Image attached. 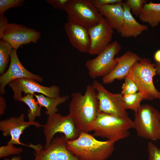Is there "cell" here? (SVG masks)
<instances>
[{
	"mask_svg": "<svg viewBox=\"0 0 160 160\" xmlns=\"http://www.w3.org/2000/svg\"><path fill=\"white\" fill-rule=\"evenodd\" d=\"M99 111L97 92L92 84L87 85L84 95L79 92L71 94L69 114L80 132H89Z\"/></svg>",
	"mask_w": 160,
	"mask_h": 160,
	"instance_id": "1",
	"label": "cell"
},
{
	"mask_svg": "<svg viewBox=\"0 0 160 160\" xmlns=\"http://www.w3.org/2000/svg\"><path fill=\"white\" fill-rule=\"evenodd\" d=\"M10 159H7V158H5V159H3V160H10Z\"/></svg>",
	"mask_w": 160,
	"mask_h": 160,
	"instance_id": "37",
	"label": "cell"
},
{
	"mask_svg": "<svg viewBox=\"0 0 160 160\" xmlns=\"http://www.w3.org/2000/svg\"><path fill=\"white\" fill-rule=\"evenodd\" d=\"M140 57L130 51H127L121 57H116L117 62L116 65L111 72L103 77V83L110 84L116 79H124L128 74L133 65Z\"/></svg>",
	"mask_w": 160,
	"mask_h": 160,
	"instance_id": "17",
	"label": "cell"
},
{
	"mask_svg": "<svg viewBox=\"0 0 160 160\" xmlns=\"http://www.w3.org/2000/svg\"><path fill=\"white\" fill-rule=\"evenodd\" d=\"M12 47L7 41L0 39V73H5L13 49Z\"/></svg>",
	"mask_w": 160,
	"mask_h": 160,
	"instance_id": "23",
	"label": "cell"
},
{
	"mask_svg": "<svg viewBox=\"0 0 160 160\" xmlns=\"http://www.w3.org/2000/svg\"><path fill=\"white\" fill-rule=\"evenodd\" d=\"M157 74L155 64L148 58L140 57L132 66L127 75L136 84L144 100L160 99V91L156 88L153 78Z\"/></svg>",
	"mask_w": 160,
	"mask_h": 160,
	"instance_id": "4",
	"label": "cell"
},
{
	"mask_svg": "<svg viewBox=\"0 0 160 160\" xmlns=\"http://www.w3.org/2000/svg\"><path fill=\"white\" fill-rule=\"evenodd\" d=\"M94 7L97 10L102 7L122 2V0H91Z\"/></svg>",
	"mask_w": 160,
	"mask_h": 160,
	"instance_id": "30",
	"label": "cell"
},
{
	"mask_svg": "<svg viewBox=\"0 0 160 160\" xmlns=\"http://www.w3.org/2000/svg\"><path fill=\"white\" fill-rule=\"evenodd\" d=\"M33 95L28 94L22 97L20 101L24 103L29 108L27 114L28 121H35L36 117L41 115V107L36 101Z\"/></svg>",
	"mask_w": 160,
	"mask_h": 160,
	"instance_id": "22",
	"label": "cell"
},
{
	"mask_svg": "<svg viewBox=\"0 0 160 160\" xmlns=\"http://www.w3.org/2000/svg\"><path fill=\"white\" fill-rule=\"evenodd\" d=\"M123 97L126 109L131 110L135 113L140 109L141 101L144 100L142 93L139 92L123 95Z\"/></svg>",
	"mask_w": 160,
	"mask_h": 160,
	"instance_id": "24",
	"label": "cell"
},
{
	"mask_svg": "<svg viewBox=\"0 0 160 160\" xmlns=\"http://www.w3.org/2000/svg\"><path fill=\"white\" fill-rule=\"evenodd\" d=\"M64 11L68 21L87 28L98 24L103 17L91 0H69Z\"/></svg>",
	"mask_w": 160,
	"mask_h": 160,
	"instance_id": "6",
	"label": "cell"
},
{
	"mask_svg": "<svg viewBox=\"0 0 160 160\" xmlns=\"http://www.w3.org/2000/svg\"><path fill=\"white\" fill-rule=\"evenodd\" d=\"M114 143L96 139L88 132H80L73 140H67L66 147L80 160H106L113 153Z\"/></svg>",
	"mask_w": 160,
	"mask_h": 160,
	"instance_id": "2",
	"label": "cell"
},
{
	"mask_svg": "<svg viewBox=\"0 0 160 160\" xmlns=\"http://www.w3.org/2000/svg\"><path fill=\"white\" fill-rule=\"evenodd\" d=\"M140 20L148 23L154 28L160 23V3H154L151 1L146 3L139 15Z\"/></svg>",
	"mask_w": 160,
	"mask_h": 160,
	"instance_id": "20",
	"label": "cell"
},
{
	"mask_svg": "<svg viewBox=\"0 0 160 160\" xmlns=\"http://www.w3.org/2000/svg\"><path fill=\"white\" fill-rule=\"evenodd\" d=\"M43 127L45 139L44 148L49 146L57 133L63 134L67 140H73L79 137L80 132L76 127L69 114L63 116L56 113L48 116L46 122Z\"/></svg>",
	"mask_w": 160,
	"mask_h": 160,
	"instance_id": "8",
	"label": "cell"
},
{
	"mask_svg": "<svg viewBox=\"0 0 160 160\" xmlns=\"http://www.w3.org/2000/svg\"><path fill=\"white\" fill-rule=\"evenodd\" d=\"M124 79L121 93L122 95L135 94L138 92L137 85L129 75L127 76Z\"/></svg>",
	"mask_w": 160,
	"mask_h": 160,
	"instance_id": "25",
	"label": "cell"
},
{
	"mask_svg": "<svg viewBox=\"0 0 160 160\" xmlns=\"http://www.w3.org/2000/svg\"><path fill=\"white\" fill-rule=\"evenodd\" d=\"M33 95L39 106L46 108L47 110L46 114L48 116L57 113L58 111L57 106L65 103L69 99L68 95L51 97L41 94H35Z\"/></svg>",
	"mask_w": 160,
	"mask_h": 160,
	"instance_id": "21",
	"label": "cell"
},
{
	"mask_svg": "<svg viewBox=\"0 0 160 160\" xmlns=\"http://www.w3.org/2000/svg\"><path fill=\"white\" fill-rule=\"evenodd\" d=\"M148 160H160V149L151 142L147 146Z\"/></svg>",
	"mask_w": 160,
	"mask_h": 160,
	"instance_id": "29",
	"label": "cell"
},
{
	"mask_svg": "<svg viewBox=\"0 0 160 160\" xmlns=\"http://www.w3.org/2000/svg\"><path fill=\"white\" fill-rule=\"evenodd\" d=\"M67 140L64 135H61L54 137L45 148L40 144L36 145L32 160H80L68 149Z\"/></svg>",
	"mask_w": 160,
	"mask_h": 160,
	"instance_id": "10",
	"label": "cell"
},
{
	"mask_svg": "<svg viewBox=\"0 0 160 160\" xmlns=\"http://www.w3.org/2000/svg\"><path fill=\"white\" fill-rule=\"evenodd\" d=\"M23 0H0V15H3L7 10L14 7H19L23 5Z\"/></svg>",
	"mask_w": 160,
	"mask_h": 160,
	"instance_id": "27",
	"label": "cell"
},
{
	"mask_svg": "<svg viewBox=\"0 0 160 160\" xmlns=\"http://www.w3.org/2000/svg\"><path fill=\"white\" fill-rule=\"evenodd\" d=\"M124 2L128 6L132 14L137 16H139L148 1L146 0H127Z\"/></svg>",
	"mask_w": 160,
	"mask_h": 160,
	"instance_id": "26",
	"label": "cell"
},
{
	"mask_svg": "<svg viewBox=\"0 0 160 160\" xmlns=\"http://www.w3.org/2000/svg\"><path fill=\"white\" fill-rule=\"evenodd\" d=\"M22 78L31 79L40 82L43 81L42 78L39 76L32 73L24 67L18 58L17 50L13 49L11 53L9 67L0 77V94L5 93V87L9 82Z\"/></svg>",
	"mask_w": 160,
	"mask_h": 160,
	"instance_id": "15",
	"label": "cell"
},
{
	"mask_svg": "<svg viewBox=\"0 0 160 160\" xmlns=\"http://www.w3.org/2000/svg\"><path fill=\"white\" fill-rule=\"evenodd\" d=\"M132 128L133 121L129 117L121 118L99 111L89 132H93L94 136L105 138L115 143L128 137L129 130Z\"/></svg>",
	"mask_w": 160,
	"mask_h": 160,
	"instance_id": "3",
	"label": "cell"
},
{
	"mask_svg": "<svg viewBox=\"0 0 160 160\" xmlns=\"http://www.w3.org/2000/svg\"><path fill=\"white\" fill-rule=\"evenodd\" d=\"M6 107L5 101L3 97H0V114L1 115L4 113Z\"/></svg>",
	"mask_w": 160,
	"mask_h": 160,
	"instance_id": "33",
	"label": "cell"
},
{
	"mask_svg": "<svg viewBox=\"0 0 160 160\" xmlns=\"http://www.w3.org/2000/svg\"><path fill=\"white\" fill-rule=\"evenodd\" d=\"M31 125L37 127H43V126L35 121H25L24 115L22 113L18 117H11L1 120L0 122V130L4 136H11V139L7 143L21 145L31 148V144L27 145L22 143L20 138L24 130Z\"/></svg>",
	"mask_w": 160,
	"mask_h": 160,
	"instance_id": "13",
	"label": "cell"
},
{
	"mask_svg": "<svg viewBox=\"0 0 160 160\" xmlns=\"http://www.w3.org/2000/svg\"><path fill=\"white\" fill-rule=\"evenodd\" d=\"M124 10L123 22L119 33L124 38H135L148 29V27L138 22L131 13L130 8L124 2L122 3Z\"/></svg>",
	"mask_w": 160,
	"mask_h": 160,
	"instance_id": "18",
	"label": "cell"
},
{
	"mask_svg": "<svg viewBox=\"0 0 160 160\" xmlns=\"http://www.w3.org/2000/svg\"><path fill=\"white\" fill-rule=\"evenodd\" d=\"M88 29L90 40L88 53L98 55L111 43L113 30L103 17L98 24Z\"/></svg>",
	"mask_w": 160,
	"mask_h": 160,
	"instance_id": "14",
	"label": "cell"
},
{
	"mask_svg": "<svg viewBox=\"0 0 160 160\" xmlns=\"http://www.w3.org/2000/svg\"><path fill=\"white\" fill-rule=\"evenodd\" d=\"M69 0H47V2L55 9L64 10Z\"/></svg>",
	"mask_w": 160,
	"mask_h": 160,
	"instance_id": "31",
	"label": "cell"
},
{
	"mask_svg": "<svg viewBox=\"0 0 160 160\" xmlns=\"http://www.w3.org/2000/svg\"><path fill=\"white\" fill-rule=\"evenodd\" d=\"M21 159L20 156H16L12 157L10 160H21Z\"/></svg>",
	"mask_w": 160,
	"mask_h": 160,
	"instance_id": "36",
	"label": "cell"
},
{
	"mask_svg": "<svg viewBox=\"0 0 160 160\" xmlns=\"http://www.w3.org/2000/svg\"><path fill=\"white\" fill-rule=\"evenodd\" d=\"M92 85L97 92L100 111L121 118L129 117L125 106L123 95L121 93L110 92L96 80L93 81Z\"/></svg>",
	"mask_w": 160,
	"mask_h": 160,
	"instance_id": "9",
	"label": "cell"
},
{
	"mask_svg": "<svg viewBox=\"0 0 160 160\" xmlns=\"http://www.w3.org/2000/svg\"><path fill=\"white\" fill-rule=\"evenodd\" d=\"M154 59L156 63L160 64V49L157 50L154 55Z\"/></svg>",
	"mask_w": 160,
	"mask_h": 160,
	"instance_id": "34",
	"label": "cell"
},
{
	"mask_svg": "<svg viewBox=\"0 0 160 160\" xmlns=\"http://www.w3.org/2000/svg\"><path fill=\"white\" fill-rule=\"evenodd\" d=\"M40 33L22 25L9 23L1 39L17 50L20 46L31 43H36L41 37Z\"/></svg>",
	"mask_w": 160,
	"mask_h": 160,
	"instance_id": "12",
	"label": "cell"
},
{
	"mask_svg": "<svg viewBox=\"0 0 160 160\" xmlns=\"http://www.w3.org/2000/svg\"><path fill=\"white\" fill-rule=\"evenodd\" d=\"M23 149L21 148L15 147L14 145L7 143L6 145L0 147V158H2L21 153Z\"/></svg>",
	"mask_w": 160,
	"mask_h": 160,
	"instance_id": "28",
	"label": "cell"
},
{
	"mask_svg": "<svg viewBox=\"0 0 160 160\" xmlns=\"http://www.w3.org/2000/svg\"><path fill=\"white\" fill-rule=\"evenodd\" d=\"M122 3L105 6L98 10L113 30L118 33L123 20L124 10Z\"/></svg>",
	"mask_w": 160,
	"mask_h": 160,
	"instance_id": "19",
	"label": "cell"
},
{
	"mask_svg": "<svg viewBox=\"0 0 160 160\" xmlns=\"http://www.w3.org/2000/svg\"><path fill=\"white\" fill-rule=\"evenodd\" d=\"M13 92V98L20 101L23 97L22 93L25 95L41 94L46 96L55 97L59 96V87L55 85L50 87L42 86L36 80L29 78H22L14 80L8 84Z\"/></svg>",
	"mask_w": 160,
	"mask_h": 160,
	"instance_id": "11",
	"label": "cell"
},
{
	"mask_svg": "<svg viewBox=\"0 0 160 160\" xmlns=\"http://www.w3.org/2000/svg\"><path fill=\"white\" fill-rule=\"evenodd\" d=\"M157 74L160 75V64L155 63Z\"/></svg>",
	"mask_w": 160,
	"mask_h": 160,
	"instance_id": "35",
	"label": "cell"
},
{
	"mask_svg": "<svg viewBox=\"0 0 160 160\" xmlns=\"http://www.w3.org/2000/svg\"><path fill=\"white\" fill-rule=\"evenodd\" d=\"M9 24L7 18L4 15H0V39L1 38L4 31L7 28Z\"/></svg>",
	"mask_w": 160,
	"mask_h": 160,
	"instance_id": "32",
	"label": "cell"
},
{
	"mask_svg": "<svg viewBox=\"0 0 160 160\" xmlns=\"http://www.w3.org/2000/svg\"><path fill=\"white\" fill-rule=\"evenodd\" d=\"M64 29L71 45L81 52L88 53L90 40L88 28L68 21Z\"/></svg>",
	"mask_w": 160,
	"mask_h": 160,
	"instance_id": "16",
	"label": "cell"
},
{
	"mask_svg": "<svg viewBox=\"0 0 160 160\" xmlns=\"http://www.w3.org/2000/svg\"><path fill=\"white\" fill-rule=\"evenodd\" d=\"M133 121L137 136L153 141L160 140V112L154 107L141 105Z\"/></svg>",
	"mask_w": 160,
	"mask_h": 160,
	"instance_id": "5",
	"label": "cell"
},
{
	"mask_svg": "<svg viewBox=\"0 0 160 160\" xmlns=\"http://www.w3.org/2000/svg\"><path fill=\"white\" fill-rule=\"evenodd\" d=\"M121 49L117 41L110 43L95 58L87 60L85 65L89 76L92 79L104 76L111 72L115 68L117 62L115 55Z\"/></svg>",
	"mask_w": 160,
	"mask_h": 160,
	"instance_id": "7",
	"label": "cell"
}]
</instances>
